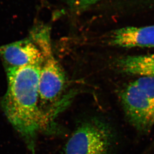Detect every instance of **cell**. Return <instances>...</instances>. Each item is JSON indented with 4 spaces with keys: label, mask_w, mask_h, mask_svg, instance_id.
<instances>
[{
    "label": "cell",
    "mask_w": 154,
    "mask_h": 154,
    "mask_svg": "<svg viewBox=\"0 0 154 154\" xmlns=\"http://www.w3.org/2000/svg\"><path fill=\"white\" fill-rule=\"evenodd\" d=\"M40 66L7 68L8 89L2 101L9 121L33 152L37 134L48 122L39 105Z\"/></svg>",
    "instance_id": "1"
},
{
    "label": "cell",
    "mask_w": 154,
    "mask_h": 154,
    "mask_svg": "<svg viewBox=\"0 0 154 154\" xmlns=\"http://www.w3.org/2000/svg\"><path fill=\"white\" fill-rule=\"evenodd\" d=\"M49 26L39 24L30 32V38L41 51L43 60L38 80L39 100L49 105L57 101L65 85V75L54 55Z\"/></svg>",
    "instance_id": "2"
},
{
    "label": "cell",
    "mask_w": 154,
    "mask_h": 154,
    "mask_svg": "<svg viewBox=\"0 0 154 154\" xmlns=\"http://www.w3.org/2000/svg\"><path fill=\"white\" fill-rule=\"evenodd\" d=\"M114 135L110 127L98 120L82 123L66 144V154H110Z\"/></svg>",
    "instance_id": "3"
},
{
    "label": "cell",
    "mask_w": 154,
    "mask_h": 154,
    "mask_svg": "<svg viewBox=\"0 0 154 154\" xmlns=\"http://www.w3.org/2000/svg\"><path fill=\"white\" fill-rule=\"evenodd\" d=\"M122 105L131 124L143 134L150 133L154 125V101L133 82L120 94Z\"/></svg>",
    "instance_id": "4"
},
{
    "label": "cell",
    "mask_w": 154,
    "mask_h": 154,
    "mask_svg": "<svg viewBox=\"0 0 154 154\" xmlns=\"http://www.w3.org/2000/svg\"><path fill=\"white\" fill-rule=\"evenodd\" d=\"M0 57L7 68L41 66L43 60L41 51L30 37L0 46Z\"/></svg>",
    "instance_id": "5"
},
{
    "label": "cell",
    "mask_w": 154,
    "mask_h": 154,
    "mask_svg": "<svg viewBox=\"0 0 154 154\" xmlns=\"http://www.w3.org/2000/svg\"><path fill=\"white\" fill-rule=\"evenodd\" d=\"M110 43L119 47L154 48V25L145 27H127L115 30Z\"/></svg>",
    "instance_id": "6"
},
{
    "label": "cell",
    "mask_w": 154,
    "mask_h": 154,
    "mask_svg": "<svg viewBox=\"0 0 154 154\" xmlns=\"http://www.w3.org/2000/svg\"><path fill=\"white\" fill-rule=\"evenodd\" d=\"M117 66L122 73L140 77H154V53L120 58Z\"/></svg>",
    "instance_id": "7"
},
{
    "label": "cell",
    "mask_w": 154,
    "mask_h": 154,
    "mask_svg": "<svg viewBox=\"0 0 154 154\" xmlns=\"http://www.w3.org/2000/svg\"><path fill=\"white\" fill-rule=\"evenodd\" d=\"M133 82L154 101V77H140Z\"/></svg>",
    "instance_id": "8"
},
{
    "label": "cell",
    "mask_w": 154,
    "mask_h": 154,
    "mask_svg": "<svg viewBox=\"0 0 154 154\" xmlns=\"http://www.w3.org/2000/svg\"><path fill=\"white\" fill-rule=\"evenodd\" d=\"M101 0H65L67 4L75 11H82Z\"/></svg>",
    "instance_id": "9"
}]
</instances>
